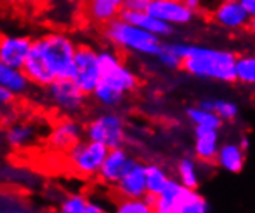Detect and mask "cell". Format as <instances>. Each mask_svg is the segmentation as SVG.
Masks as SVG:
<instances>
[{
    "instance_id": "34",
    "label": "cell",
    "mask_w": 255,
    "mask_h": 213,
    "mask_svg": "<svg viewBox=\"0 0 255 213\" xmlns=\"http://www.w3.org/2000/svg\"><path fill=\"white\" fill-rule=\"evenodd\" d=\"M186 5L189 8H192L195 12H197L198 9H201V5H203V0H184Z\"/></svg>"
},
{
    "instance_id": "13",
    "label": "cell",
    "mask_w": 255,
    "mask_h": 213,
    "mask_svg": "<svg viewBox=\"0 0 255 213\" xmlns=\"http://www.w3.org/2000/svg\"><path fill=\"white\" fill-rule=\"evenodd\" d=\"M31 45L33 40L26 36H2V40H0V64L14 68H23Z\"/></svg>"
},
{
    "instance_id": "31",
    "label": "cell",
    "mask_w": 255,
    "mask_h": 213,
    "mask_svg": "<svg viewBox=\"0 0 255 213\" xmlns=\"http://www.w3.org/2000/svg\"><path fill=\"white\" fill-rule=\"evenodd\" d=\"M14 98H16V95H14L12 91H9L5 87H0V102H2V105H5V106L9 105L14 101Z\"/></svg>"
},
{
    "instance_id": "4",
    "label": "cell",
    "mask_w": 255,
    "mask_h": 213,
    "mask_svg": "<svg viewBox=\"0 0 255 213\" xmlns=\"http://www.w3.org/2000/svg\"><path fill=\"white\" fill-rule=\"evenodd\" d=\"M34 42L40 48L45 62L56 79H73L78 43L73 40L71 36L51 31L34 39Z\"/></svg>"
},
{
    "instance_id": "22",
    "label": "cell",
    "mask_w": 255,
    "mask_h": 213,
    "mask_svg": "<svg viewBox=\"0 0 255 213\" xmlns=\"http://www.w3.org/2000/svg\"><path fill=\"white\" fill-rule=\"evenodd\" d=\"M59 212L62 213H102L106 212L99 203L88 200L84 195H67L59 203Z\"/></svg>"
},
{
    "instance_id": "32",
    "label": "cell",
    "mask_w": 255,
    "mask_h": 213,
    "mask_svg": "<svg viewBox=\"0 0 255 213\" xmlns=\"http://www.w3.org/2000/svg\"><path fill=\"white\" fill-rule=\"evenodd\" d=\"M9 5H43L48 0H5Z\"/></svg>"
},
{
    "instance_id": "19",
    "label": "cell",
    "mask_w": 255,
    "mask_h": 213,
    "mask_svg": "<svg viewBox=\"0 0 255 213\" xmlns=\"http://www.w3.org/2000/svg\"><path fill=\"white\" fill-rule=\"evenodd\" d=\"M246 162V150L240 142H224L220 145L215 164L229 173H240Z\"/></svg>"
},
{
    "instance_id": "16",
    "label": "cell",
    "mask_w": 255,
    "mask_h": 213,
    "mask_svg": "<svg viewBox=\"0 0 255 213\" xmlns=\"http://www.w3.org/2000/svg\"><path fill=\"white\" fill-rule=\"evenodd\" d=\"M220 150V133L218 128L195 127L193 133V153L201 162L212 164L217 159Z\"/></svg>"
},
{
    "instance_id": "20",
    "label": "cell",
    "mask_w": 255,
    "mask_h": 213,
    "mask_svg": "<svg viewBox=\"0 0 255 213\" xmlns=\"http://www.w3.org/2000/svg\"><path fill=\"white\" fill-rule=\"evenodd\" d=\"M31 85L33 84L23 71V68H14L0 64V87H5L12 91L16 98L26 95Z\"/></svg>"
},
{
    "instance_id": "25",
    "label": "cell",
    "mask_w": 255,
    "mask_h": 213,
    "mask_svg": "<svg viewBox=\"0 0 255 213\" xmlns=\"http://www.w3.org/2000/svg\"><path fill=\"white\" fill-rule=\"evenodd\" d=\"M172 178L158 164H147V195L158 196L167 187Z\"/></svg>"
},
{
    "instance_id": "14",
    "label": "cell",
    "mask_w": 255,
    "mask_h": 213,
    "mask_svg": "<svg viewBox=\"0 0 255 213\" xmlns=\"http://www.w3.org/2000/svg\"><path fill=\"white\" fill-rule=\"evenodd\" d=\"M190 189L183 186L178 179H170L167 187L164 189L153 201V212L156 213H183L186 200Z\"/></svg>"
},
{
    "instance_id": "5",
    "label": "cell",
    "mask_w": 255,
    "mask_h": 213,
    "mask_svg": "<svg viewBox=\"0 0 255 213\" xmlns=\"http://www.w3.org/2000/svg\"><path fill=\"white\" fill-rule=\"evenodd\" d=\"M109 151L110 148L107 145L85 138L67 153L68 165L78 176L95 178L99 175Z\"/></svg>"
},
{
    "instance_id": "21",
    "label": "cell",
    "mask_w": 255,
    "mask_h": 213,
    "mask_svg": "<svg viewBox=\"0 0 255 213\" xmlns=\"http://www.w3.org/2000/svg\"><path fill=\"white\" fill-rule=\"evenodd\" d=\"M37 138V128L36 125L29 124V122H16L11 124L5 130V139L6 144L11 148H25L28 145H31Z\"/></svg>"
},
{
    "instance_id": "38",
    "label": "cell",
    "mask_w": 255,
    "mask_h": 213,
    "mask_svg": "<svg viewBox=\"0 0 255 213\" xmlns=\"http://www.w3.org/2000/svg\"><path fill=\"white\" fill-rule=\"evenodd\" d=\"M61 2H64V3H76V2H79V0H61Z\"/></svg>"
},
{
    "instance_id": "24",
    "label": "cell",
    "mask_w": 255,
    "mask_h": 213,
    "mask_svg": "<svg viewBox=\"0 0 255 213\" xmlns=\"http://www.w3.org/2000/svg\"><path fill=\"white\" fill-rule=\"evenodd\" d=\"M187 119L195 127H209V128H221L224 120L212 110H206L203 106H190L186 111Z\"/></svg>"
},
{
    "instance_id": "7",
    "label": "cell",
    "mask_w": 255,
    "mask_h": 213,
    "mask_svg": "<svg viewBox=\"0 0 255 213\" xmlns=\"http://www.w3.org/2000/svg\"><path fill=\"white\" fill-rule=\"evenodd\" d=\"M47 99L64 116H78L87 104V95L73 79H56L47 87Z\"/></svg>"
},
{
    "instance_id": "27",
    "label": "cell",
    "mask_w": 255,
    "mask_h": 213,
    "mask_svg": "<svg viewBox=\"0 0 255 213\" xmlns=\"http://www.w3.org/2000/svg\"><path fill=\"white\" fill-rule=\"evenodd\" d=\"M118 213H152L153 206L147 198H119L115 204Z\"/></svg>"
},
{
    "instance_id": "2",
    "label": "cell",
    "mask_w": 255,
    "mask_h": 213,
    "mask_svg": "<svg viewBox=\"0 0 255 213\" xmlns=\"http://www.w3.org/2000/svg\"><path fill=\"white\" fill-rule=\"evenodd\" d=\"M99 65L101 81L92 96L99 105L115 108L124 102L127 95L138 88L139 79L136 73L124 64L123 57L112 48L99 50Z\"/></svg>"
},
{
    "instance_id": "36",
    "label": "cell",
    "mask_w": 255,
    "mask_h": 213,
    "mask_svg": "<svg viewBox=\"0 0 255 213\" xmlns=\"http://www.w3.org/2000/svg\"><path fill=\"white\" fill-rule=\"evenodd\" d=\"M248 29L251 31V34H254V36H255V16H251V20H249Z\"/></svg>"
},
{
    "instance_id": "3",
    "label": "cell",
    "mask_w": 255,
    "mask_h": 213,
    "mask_svg": "<svg viewBox=\"0 0 255 213\" xmlns=\"http://www.w3.org/2000/svg\"><path fill=\"white\" fill-rule=\"evenodd\" d=\"M102 33L115 48L126 53L156 57L162 47L161 37L121 17H116L107 25H104Z\"/></svg>"
},
{
    "instance_id": "1",
    "label": "cell",
    "mask_w": 255,
    "mask_h": 213,
    "mask_svg": "<svg viewBox=\"0 0 255 213\" xmlns=\"http://www.w3.org/2000/svg\"><path fill=\"white\" fill-rule=\"evenodd\" d=\"M179 54L183 56L181 70L193 78L215 82L237 81V59L238 56L229 50L209 48L176 42Z\"/></svg>"
},
{
    "instance_id": "18",
    "label": "cell",
    "mask_w": 255,
    "mask_h": 213,
    "mask_svg": "<svg viewBox=\"0 0 255 213\" xmlns=\"http://www.w3.org/2000/svg\"><path fill=\"white\" fill-rule=\"evenodd\" d=\"M119 17L130 22V23H134V25L144 28L145 31L153 33L155 36H158L161 39L172 36L175 31V26L155 17L153 14H150L148 11H133V9L124 8L121 11V14H119Z\"/></svg>"
},
{
    "instance_id": "15",
    "label": "cell",
    "mask_w": 255,
    "mask_h": 213,
    "mask_svg": "<svg viewBox=\"0 0 255 213\" xmlns=\"http://www.w3.org/2000/svg\"><path fill=\"white\" fill-rule=\"evenodd\" d=\"M119 198H144L147 195V165L136 162L115 186Z\"/></svg>"
},
{
    "instance_id": "33",
    "label": "cell",
    "mask_w": 255,
    "mask_h": 213,
    "mask_svg": "<svg viewBox=\"0 0 255 213\" xmlns=\"http://www.w3.org/2000/svg\"><path fill=\"white\" fill-rule=\"evenodd\" d=\"M251 16H255V0H240Z\"/></svg>"
},
{
    "instance_id": "9",
    "label": "cell",
    "mask_w": 255,
    "mask_h": 213,
    "mask_svg": "<svg viewBox=\"0 0 255 213\" xmlns=\"http://www.w3.org/2000/svg\"><path fill=\"white\" fill-rule=\"evenodd\" d=\"M85 136V127L79 120L73 119L71 116H67L65 119L59 120V122L51 128L48 134V145L54 151H61V153H68V151L82 141Z\"/></svg>"
},
{
    "instance_id": "29",
    "label": "cell",
    "mask_w": 255,
    "mask_h": 213,
    "mask_svg": "<svg viewBox=\"0 0 255 213\" xmlns=\"http://www.w3.org/2000/svg\"><path fill=\"white\" fill-rule=\"evenodd\" d=\"M214 111L223 120H234L238 116V105L226 99H214Z\"/></svg>"
},
{
    "instance_id": "11",
    "label": "cell",
    "mask_w": 255,
    "mask_h": 213,
    "mask_svg": "<svg viewBox=\"0 0 255 213\" xmlns=\"http://www.w3.org/2000/svg\"><path fill=\"white\" fill-rule=\"evenodd\" d=\"M249 20L251 14L240 0H221L212 11V22L229 31H240L248 28Z\"/></svg>"
},
{
    "instance_id": "17",
    "label": "cell",
    "mask_w": 255,
    "mask_h": 213,
    "mask_svg": "<svg viewBox=\"0 0 255 213\" xmlns=\"http://www.w3.org/2000/svg\"><path fill=\"white\" fill-rule=\"evenodd\" d=\"M126 3L127 0H85L84 9L90 22L104 26L119 17Z\"/></svg>"
},
{
    "instance_id": "23",
    "label": "cell",
    "mask_w": 255,
    "mask_h": 213,
    "mask_svg": "<svg viewBox=\"0 0 255 213\" xmlns=\"http://www.w3.org/2000/svg\"><path fill=\"white\" fill-rule=\"evenodd\" d=\"M197 158H181L176 164V179L189 189H198L200 186V170Z\"/></svg>"
},
{
    "instance_id": "10",
    "label": "cell",
    "mask_w": 255,
    "mask_h": 213,
    "mask_svg": "<svg viewBox=\"0 0 255 213\" xmlns=\"http://www.w3.org/2000/svg\"><path fill=\"white\" fill-rule=\"evenodd\" d=\"M147 11L172 26H184L195 19V11L184 0H150Z\"/></svg>"
},
{
    "instance_id": "28",
    "label": "cell",
    "mask_w": 255,
    "mask_h": 213,
    "mask_svg": "<svg viewBox=\"0 0 255 213\" xmlns=\"http://www.w3.org/2000/svg\"><path fill=\"white\" fill-rule=\"evenodd\" d=\"M156 59L159 60V64L162 67H166L169 70H179L183 65V57L178 53L175 42H169V43H162L161 51L156 56Z\"/></svg>"
},
{
    "instance_id": "12",
    "label": "cell",
    "mask_w": 255,
    "mask_h": 213,
    "mask_svg": "<svg viewBox=\"0 0 255 213\" xmlns=\"http://www.w3.org/2000/svg\"><path fill=\"white\" fill-rule=\"evenodd\" d=\"M138 161L131 158L128 155V151L124 150V147H116V148H110L109 155L104 161L101 172H99V179L104 182V184L115 187L121 178L131 169V167L136 164Z\"/></svg>"
},
{
    "instance_id": "30",
    "label": "cell",
    "mask_w": 255,
    "mask_h": 213,
    "mask_svg": "<svg viewBox=\"0 0 255 213\" xmlns=\"http://www.w3.org/2000/svg\"><path fill=\"white\" fill-rule=\"evenodd\" d=\"M150 0H127V3L124 8L133 9V11H147Z\"/></svg>"
},
{
    "instance_id": "26",
    "label": "cell",
    "mask_w": 255,
    "mask_h": 213,
    "mask_svg": "<svg viewBox=\"0 0 255 213\" xmlns=\"http://www.w3.org/2000/svg\"><path fill=\"white\" fill-rule=\"evenodd\" d=\"M237 81L255 87V53L243 54L237 59Z\"/></svg>"
},
{
    "instance_id": "35",
    "label": "cell",
    "mask_w": 255,
    "mask_h": 213,
    "mask_svg": "<svg viewBox=\"0 0 255 213\" xmlns=\"http://www.w3.org/2000/svg\"><path fill=\"white\" fill-rule=\"evenodd\" d=\"M198 105L203 106V108H206V110H212L214 111V99H203Z\"/></svg>"
},
{
    "instance_id": "37",
    "label": "cell",
    "mask_w": 255,
    "mask_h": 213,
    "mask_svg": "<svg viewBox=\"0 0 255 213\" xmlns=\"http://www.w3.org/2000/svg\"><path fill=\"white\" fill-rule=\"evenodd\" d=\"M240 144H242V147H243L245 150H248V147H249V139L246 138V136H242V139H240Z\"/></svg>"
},
{
    "instance_id": "6",
    "label": "cell",
    "mask_w": 255,
    "mask_h": 213,
    "mask_svg": "<svg viewBox=\"0 0 255 213\" xmlns=\"http://www.w3.org/2000/svg\"><path fill=\"white\" fill-rule=\"evenodd\" d=\"M85 138L101 142L109 148L124 147L126 122L121 114L106 111L98 114L85 125Z\"/></svg>"
},
{
    "instance_id": "8",
    "label": "cell",
    "mask_w": 255,
    "mask_h": 213,
    "mask_svg": "<svg viewBox=\"0 0 255 213\" xmlns=\"http://www.w3.org/2000/svg\"><path fill=\"white\" fill-rule=\"evenodd\" d=\"M73 81L87 96H92L101 81L99 51L87 43L78 45L76 57H74V74Z\"/></svg>"
}]
</instances>
